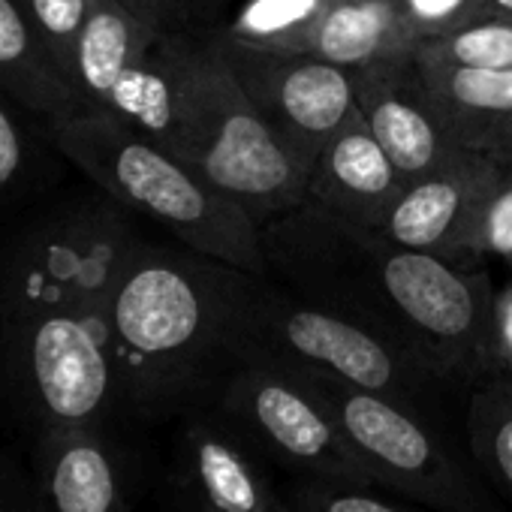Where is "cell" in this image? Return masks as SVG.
<instances>
[{
  "label": "cell",
  "instance_id": "cell-1",
  "mask_svg": "<svg viewBox=\"0 0 512 512\" xmlns=\"http://www.w3.org/2000/svg\"><path fill=\"white\" fill-rule=\"evenodd\" d=\"M139 238L136 214L97 184L0 217V422L25 440L52 425H127L109 296Z\"/></svg>",
  "mask_w": 512,
  "mask_h": 512
},
{
  "label": "cell",
  "instance_id": "cell-2",
  "mask_svg": "<svg viewBox=\"0 0 512 512\" xmlns=\"http://www.w3.org/2000/svg\"><path fill=\"white\" fill-rule=\"evenodd\" d=\"M263 281L178 241H136L109 296L127 425H157L214 404L232 371L253 356Z\"/></svg>",
  "mask_w": 512,
  "mask_h": 512
},
{
  "label": "cell",
  "instance_id": "cell-3",
  "mask_svg": "<svg viewBox=\"0 0 512 512\" xmlns=\"http://www.w3.org/2000/svg\"><path fill=\"white\" fill-rule=\"evenodd\" d=\"M58 154L136 217L214 260L266 275L260 226L199 169L109 115H76L46 127Z\"/></svg>",
  "mask_w": 512,
  "mask_h": 512
},
{
  "label": "cell",
  "instance_id": "cell-4",
  "mask_svg": "<svg viewBox=\"0 0 512 512\" xmlns=\"http://www.w3.org/2000/svg\"><path fill=\"white\" fill-rule=\"evenodd\" d=\"M181 160L241 205L256 226L308 199L305 163L269 130L232 79L214 25L193 34Z\"/></svg>",
  "mask_w": 512,
  "mask_h": 512
},
{
  "label": "cell",
  "instance_id": "cell-5",
  "mask_svg": "<svg viewBox=\"0 0 512 512\" xmlns=\"http://www.w3.org/2000/svg\"><path fill=\"white\" fill-rule=\"evenodd\" d=\"M260 241L266 278L296 299L353 320L422 359L407 341L383 284V253L389 238L380 229L350 223L314 199H305L266 220L260 226Z\"/></svg>",
  "mask_w": 512,
  "mask_h": 512
},
{
  "label": "cell",
  "instance_id": "cell-6",
  "mask_svg": "<svg viewBox=\"0 0 512 512\" xmlns=\"http://www.w3.org/2000/svg\"><path fill=\"white\" fill-rule=\"evenodd\" d=\"M214 407L269 461L326 485L374 488L314 380L281 359H247L214 398Z\"/></svg>",
  "mask_w": 512,
  "mask_h": 512
},
{
  "label": "cell",
  "instance_id": "cell-7",
  "mask_svg": "<svg viewBox=\"0 0 512 512\" xmlns=\"http://www.w3.org/2000/svg\"><path fill=\"white\" fill-rule=\"evenodd\" d=\"M302 371L326 395L356 461L374 485L437 512H488L485 494L452 458L419 407L356 389L323 371Z\"/></svg>",
  "mask_w": 512,
  "mask_h": 512
},
{
  "label": "cell",
  "instance_id": "cell-8",
  "mask_svg": "<svg viewBox=\"0 0 512 512\" xmlns=\"http://www.w3.org/2000/svg\"><path fill=\"white\" fill-rule=\"evenodd\" d=\"M383 284L413 350L440 380L491 377L494 287L479 266L389 241Z\"/></svg>",
  "mask_w": 512,
  "mask_h": 512
},
{
  "label": "cell",
  "instance_id": "cell-9",
  "mask_svg": "<svg viewBox=\"0 0 512 512\" xmlns=\"http://www.w3.org/2000/svg\"><path fill=\"white\" fill-rule=\"evenodd\" d=\"M281 359L311 371L332 374L356 389L389 395L419 407V398L440 380L422 359L371 329L320 311L290 290L263 281L253 311V356Z\"/></svg>",
  "mask_w": 512,
  "mask_h": 512
},
{
  "label": "cell",
  "instance_id": "cell-10",
  "mask_svg": "<svg viewBox=\"0 0 512 512\" xmlns=\"http://www.w3.org/2000/svg\"><path fill=\"white\" fill-rule=\"evenodd\" d=\"M217 49L269 130L311 169L335 130L353 115V76L314 55L244 46L214 25Z\"/></svg>",
  "mask_w": 512,
  "mask_h": 512
},
{
  "label": "cell",
  "instance_id": "cell-11",
  "mask_svg": "<svg viewBox=\"0 0 512 512\" xmlns=\"http://www.w3.org/2000/svg\"><path fill=\"white\" fill-rule=\"evenodd\" d=\"M266 461L214 404L187 410L166 470L172 512H287Z\"/></svg>",
  "mask_w": 512,
  "mask_h": 512
},
{
  "label": "cell",
  "instance_id": "cell-12",
  "mask_svg": "<svg viewBox=\"0 0 512 512\" xmlns=\"http://www.w3.org/2000/svg\"><path fill=\"white\" fill-rule=\"evenodd\" d=\"M506 172L494 160L458 154L440 169L407 181L380 232L398 247L473 266L470 241L476 220Z\"/></svg>",
  "mask_w": 512,
  "mask_h": 512
},
{
  "label": "cell",
  "instance_id": "cell-13",
  "mask_svg": "<svg viewBox=\"0 0 512 512\" xmlns=\"http://www.w3.org/2000/svg\"><path fill=\"white\" fill-rule=\"evenodd\" d=\"M49 512H136L127 452L109 425H52L28 440Z\"/></svg>",
  "mask_w": 512,
  "mask_h": 512
},
{
  "label": "cell",
  "instance_id": "cell-14",
  "mask_svg": "<svg viewBox=\"0 0 512 512\" xmlns=\"http://www.w3.org/2000/svg\"><path fill=\"white\" fill-rule=\"evenodd\" d=\"M413 73L455 151L512 169V70L455 67L416 52Z\"/></svg>",
  "mask_w": 512,
  "mask_h": 512
},
{
  "label": "cell",
  "instance_id": "cell-15",
  "mask_svg": "<svg viewBox=\"0 0 512 512\" xmlns=\"http://www.w3.org/2000/svg\"><path fill=\"white\" fill-rule=\"evenodd\" d=\"M413 58L350 73L356 109L362 112L404 181L422 178L461 154L452 148L443 127L437 124L416 82Z\"/></svg>",
  "mask_w": 512,
  "mask_h": 512
},
{
  "label": "cell",
  "instance_id": "cell-16",
  "mask_svg": "<svg viewBox=\"0 0 512 512\" xmlns=\"http://www.w3.org/2000/svg\"><path fill=\"white\" fill-rule=\"evenodd\" d=\"M404 184L359 109L335 130L308 169V199L368 229H383Z\"/></svg>",
  "mask_w": 512,
  "mask_h": 512
},
{
  "label": "cell",
  "instance_id": "cell-17",
  "mask_svg": "<svg viewBox=\"0 0 512 512\" xmlns=\"http://www.w3.org/2000/svg\"><path fill=\"white\" fill-rule=\"evenodd\" d=\"M416 37L404 25L395 0H332L317 28L311 55L347 73L413 58Z\"/></svg>",
  "mask_w": 512,
  "mask_h": 512
},
{
  "label": "cell",
  "instance_id": "cell-18",
  "mask_svg": "<svg viewBox=\"0 0 512 512\" xmlns=\"http://www.w3.org/2000/svg\"><path fill=\"white\" fill-rule=\"evenodd\" d=\"M0 91L22 103L43 127L82 115V106L52 64L16 0H0Z\"/></svg>",
  "mask_w": 512,
  "mask_h": 512
},
{
  "label": "cell",
  "instance_id": "cell-19",
  "mask_svg": "<svg viewBox=\"0 0 512 512\" xmlns=\"http://www.w3.org/2000/svg\"><path fill=\"white\" fill-rule=\"evenodd\" d=\"M157 34L160 31H151L112 0H91L73 55V91L79 97L82 115H100L106 109L118 79L154 43Z\"/></svg>",
  "mask_w": 512,
  "mask_h": 512
},
{
  "label": "cell",
  "instance_id": "cell-20",
  "mask_svg": "<svg viewBox=\"0 0 512 512\" xmlns=\"http://www.w3.org/2000/svg\"><path fill=\"white\" fill-rule=\"evenodd\" d=\"M64 163L46 127L7 91H0V217L58 190Z\"/></svg>",
  "mask_w": 512,
  "mask_h": 512
},
{
  "label": "cell",
  "instance_id": "cell-21",
  "mask_svg": "<svg viewBox=\"0 0 512 512\" xmlns=\"http://www.w3.org/2000/svg\"><path fill=\"white\" fill-rule=\"evenodd\" d=\"M329 7L332 0H247L232 22H220V28L244 46L311 55L317 28L323 25Z\"/></svg>",
  "mask_w": 512,
  "mask_h": 512
},
{
  "label": "cell",
  "instance_id": "cell-22",
  "mask_svg": "<svg viewBox=\"0 0 512 512\" xmlns=\"http://www.w3.org/2000/svg\"><path fill=\"white\" fill-rule=\"evenodd\" d=\"M467 434L485 473L512 491V377H488L473 392Z\"/></svg>",
  "mask_w": 512,
  "mask_h": 512
},
{
  "label": "cell",
  "instance_id": "cell-23",
  "mask_svg": "<svg viewBox=\"0 0 512 512\" xmlns=\"http://www.w3.org/2000/svg\"><path fill=\"white\" fill-rule=\"evenodd\" d=\"M416 52L455 67L512 70V16H470L452 31L419 43Z\"/></svg>",
  "mask_w": 512,
  "mask_h": 512
},
{
  "label": "cell",
  "instance_id": "cell-24",
  "mask_svg": "<svg viewBox=\"0 0 512 512\" xmlns=\"http://www.w3.org/2000/svg\"><path fill=\"white\" fill-rule=\"evenodd\" d=\"M25 19L37 31L40 43L46 46L52 64L73 88V55L82 25L88 19L91 0H16ZM76 94V91H73ZM79 100V97H76Z\"/></svg>",
  "mask_w": 512,
  "mask_h": 512
},
{
  "label": "cell",
  "instance_id": "cell-25",
  "mask_svg": "<svg viewBox=\"0 0 512 512\" xmlns=\"http://www.w3.org/2000/svg\"><path fill=\"white\" fill-rule=\"evenodd\" d=\"M287 503L293 512H437L413 500H392L380 497L371 488L353 485H326L317 479H302L290 494Z\"/></svg>",
  "mask_w": 512,
  "mask_h": 512
},
{
  "label": "cell",
  "instance_id": "cell-26",
  "mask_svg": "<svg viewBox=\"0 0 512 512\" xmlns=\"http://www.w3.org/2000/svg\"><path fill=\"white\" fill-rule=\"evenodd\" d=\"M485 256H497L512 266V169L500 178L488 196L470 241V263L479 266Z\"/></svg>",
  "mask_w": 512,
  "mask_h": 512
},
{
  "label": "cell",
  "instance_id": "cell-27",
  "mask_svg": "<svg viewBox=\"0 0 512 512\" xmlns=\"http://www.w3.org/2000/svg\"><path fill=\"white\" fill-rule=\"evenodd\" d=\"M133 19L160 34H181L202 25H214L205 13L202 0H112Z\"/></svg>",
  "mask_w": 512,
  "mask_h": 512
},
{
  "label": "cell",
  "instance_id": "cell-28",
  "mask_svg": "<svg viewBox=\"0 0 512 512\" xmlns=\"http://www.w3.org/2000/svg\"><path fill=\"white\" fill-rule=\"evenodd\" d=\"M395 7L416 43H428L473 16V0H395Z\"/></svg>",
  "mask_w": 512,
  "mask_h": 512
},
{
  "label": "cell",
  "instance_id": "cell-29",
  "mask_svg": "<svg viewBox=\"0 0 512 512\" xmlns=\"http://www.w3.org/2000/svg\"><path fill=\"white\" fill-rule=\"evenodd\" d=\"M0 512H49L28 455L0 452Z\"/></svg>",
  "mask_w": 512,
  "mask_h": 512
},
{
  "label": "cell",
  "instance_id": "cell-30",
  "mask_svg": "<svg viewBox=\"0 0 512 512\" xmlns=\"http://www.w3.org/2000/svg\"><path fill=\"white\" fill-rule=\"evenodd\" d=\"M491 377H512V284H506L494 293Z\"/></svg>",
  "mask_w": 512,
  "mask_h": 512
},
{
  "label": "cell",
  "instance_id": "cell-31",
  "mask_svg": "<svg viewBox=\"0 0 512 512\" xmlns=\"http://www.w3.org/2000/svg\"><path fill=\"white\" fill-rule=\"evenodd\" d=\"M473 16H512V0H473Z\"/></svg>",
  "mask_w": 512,
  "mask_h": 512
},
{
  "label": "cell",
  "instance_id": "cell-32",
  "mask_svg": "<svg viewBox=\"0 0 512 512\" xmlns=\"http://www.w3.org/2000/svg\"><path fill=\"white\" fill-rule=\"evenodd\" d=\"M205 4V13H208V19L214 22V25H220V13L229 7V0H202Z\"/></svg>",
  "mask_w": 512,
  "mask_h": 512
},
{
  "label": "cell",
  "instance_id": "cell-33",
  "mask_svg": "<svg viewBox=\"0 0 512 512\" xmlns=\"http://www.w3.org/2000/svg\"><path fill=\"white\" fill-rule=\"evenodd\" d=\"M287 512H293V509H290V503H287Z\"/></svg>",
  "mask_w": 512,
  "mask_h": 512
}]
</instances>
